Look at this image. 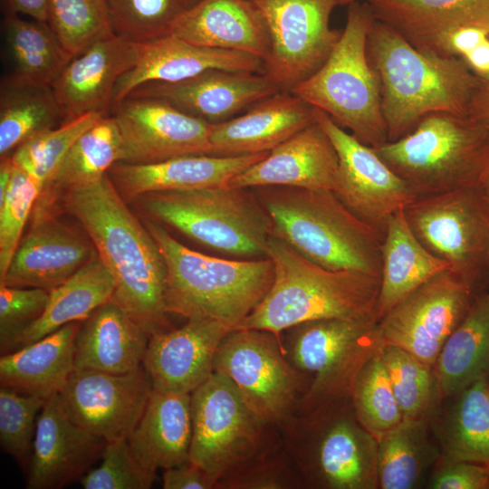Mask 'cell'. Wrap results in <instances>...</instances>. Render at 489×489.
Instances as JSON below:
<instances>
[{
  "label": "cell",
  "instance_id": "b9f144b4",
  "mask_svg": "<svg viewBox=\"0 0 489 489\" xmlns=\"http://www.w3.org/2000/svg\"><path fill=\"white\" fill-rule=\"evenodd\" d=\"M102 117L88 113L43 130L18 147L9 157L43 189L50 185L62 160L77 139Z\"/></svg>",
  "mask_w": 489,
  "mask_h": 489
},
{
  "label": "cell",
  "instance_id": "1f68e13d",
  "mask_svg": "<svg viewBox=\"0 0 489 489\" xmlns=\"http://www.w3.org/2000/svg\"><path fill=\"white\" fill-rule=\"evenodd\" d=\"M428 421L440 458L489 467V378L444 398Z\"/></svg>",
  "mask_w": 489,
  "mask_h": 489
},
{
  "label": "cell",
  "instance_id": "836d02e7",
  "mask_svg": "<svg viewBox=\"0 0 489 489\" xmlns=\"http://www.w3.org/2000/svg\"><path fill=\"white\" fill-rule=\"evenodd\" d=\"M448 269L447 263L432 254L417 238L403 208L393 213L383 235L377 321L421 284Z\"/></svg>",
  "mask_w": 489,
  "mask_h": 489
},
{
  "label": "cell",
  "instance_id": "603a6c76",
  "mask_svg": "<svg viewBox=\"0 0 489 489\" xmlns=\"http://www.w3.org/2000/svg\"><path fill=\"white\" fill-rule=\"evenodd\" d=\"M37 208L34 222L22 237L0 283L50 292L98 254L93 244L46 207Z\"/></svg>",
  "mask_w": 489,
  "mask_h": 489
},
{
  "label": "cell",
  "instance_id": "cb8c5ba5",
  "mask_svg": "<svg viewBox=\"0 0 489 489\" xmlns=\"http://www.w3.org/2000/svg\"><path fill=\"white\" fill-rule=\"evenodd\" d=\"M338 185L337 152L316 120L236 175L228 187L280 186L336 192Z\"/></svg>",
  "mask_w": 489,
  "mask_h": 489
},
{
  "label": "cell",
  "instance_id": "9a60e30c",
  "mask_svg": "<svg viewBox=\"0 0 489 489\" xmlns=\"http://www.w3.org/2000/svg\"><path fill=\"white\" fill-rule=\"evenodd\" d=\"M476 294L450 269L438 273L378 321L382 344L399 347L433 367Z\"/></svg>",
  "mask_w": 489,
  "mask_h": 489
},
{
  "label": "cell",
  "instance_id": "e575fe53",
  "mask_svg": "<svg viewBox=\"0 0 489 489\" xmlns=\"http://www.w3.org/2000/svg\"><path fill=\"white\" fill-rule=\"evenodd\" d=\"M115 289L114 277L101 259L95 256L69 279L50 291L43 312L18 335L10 352L66 324L84 321L97 308L112 299Z\"/></svg>",
  "mask_w": 489,
  "mask_h": 489
},
{
  "label": "cell",
  "instance_id": "d590c367",
  "mask_svg": "<svg viewBox=\"0 0 489 489\" xmlns=\"http://www.w3.org/2000/svg\"><path fill=\"white\" fill-rule=\"evenodd\" d=\"M441 399L489 378V292L477 293L434 365Z\"/></svg>",
  "mask_w": 489,
  "mask_h": 489
},
{
  "label": "cell",
  "instance_id": "f1b7e54d",
  "mask_svg": "<svg viewBox=\"0 0 489 489\" xmlns=\"http://www.w3.org/2000/svg\"><path fill=\"white\" fill-rule=\"evenodd\" d=\"M170 34L195 45L245 53L264 62L270 52L265 22L251 0H200Z\"/></svg>",
  "mask_w": 489,
  "mask_h": 489
},
{
  "label": "cell",
  "instance_id": "d6986e66",
  "mask_svg": "<svg viewBox=\"0 0 489 489\" xmlns=\"http://www.w3.org/2000/svg\"><path fill=\"white\" fill-rule=\"evenodd\" d=\"M280 91L265 73L212 68L178 82L143 83L127 97L161 99L185 113L217 124Z\"/></svg>",
  "mask_w": 489,
  "mask_h": 489
},
{
  "label": "cell",
  "instance_id": "d6a6232c",
  "mask_svg": "<svg viewBox=\"0 0 489 489\" xmlns=\"http://www.w3.org/2000/svg\"><path fill=\"white\" fill-rule=\"evenodd\" d=\"M71 322L0 358V383L18 393L48 399L58 394L75 370V338Z\"/></svg>",
  "mask_w": 489,
  "mask_h": 489
},
{
  "label": "cell",
  "instance_id": "30bf717a",
  "mask_svg": "<svg viewBox=\"0 0 489 489\" xmlns=\"http://www.w3.org/2000/svg\"><path fill=\"white\" fill-rule=\"evenodd\" d=\"M284 331L287 360L311 379L295 414L351 398L360 371L383 345L376 320H317Z\"/></svg>",
  "mask_w": 489,
  "mask_h": 489
},
{
  "label": "cell",
  "instance_id": "f6af8a7d",
  "mask_svg": "<svg viewBox=\"0 0 489 489\" xmlns=\"http://www.w3.org/2000/svg\"><path fill=\"white\" fill-rule=\"evenodd\" d=\"M113 34L142 43L170 34L186 10L182 0H106Z\"/></svg>",
  "mask_w": 489,
  "mask_h": 489
},
{
  "label": "cell",
  "instance_id": "277c9868",
  "mask_svg": "<svg viewBox=\"0 0 489 489\" xmlns=\"http://www.w3.org/2000/svg\"><path fill=\"white\" fill-rule=\"evenodd\" d=\"M255 188L272 220L273 235L324 268L380 278L384 233L358 216L334 191Z\"/></svg>",
  "mask_w": 489,
  "mask_h": 489
},
{
  "label": "cell",
  "instance_id": "f35d334b",
  "mask_svg": "<svg viewBox=\"0 0 489 489\" xmlns=\"http://www.w3.org/2000/svg\"><path fill=\"white\" fill-rule=\"evenodd\" d=\"M439 456L428 419H403L378 440L379 489L419 487Z\"/></svg>",
  "mask_w": 489,
  "mask_h": 489
},
{
  "label": "cell",
  "instance_id": "8992f818",
  "mask_svg": "<svg viewBox=\"0 0 489 489\" xmlns=\"http://www.w3.org/2000/svg\"><path fill=\"white\" fill-rule=\"evenodd\" d=\"M277 428L303 488L379 489L378 440L351 398L294 414Z\"/></svg>",
  "mask_w": 489,
  "mask_h": 489
},
{
  "label": "cell",
  "instance_id": "7c38bea8",
  "mask_svg": "<svg viewBox=\"0 0 489 489\" xmlns=\"http://www.w3.org/2000/svg\"><path fill=\"white\" fill-rule=\"evenodd\" d=\"M189 460L217 481L272 445L280 432L261 420L235 386L213 374L191 393Z\"/></svg>",
  "mask_w": 489,
  "mask_h": 489
},
{
  "label": "cell",
  "instance_id": "ee69618b",
  "mask_svg": "<svg viewBox=\"0 0 489 489\" xmlns=\"http://www.w3.org/2000/svg\"><path fill=\"white\" fill-rule=\"evenodd\" d=\"M46 23L72 56L113 33L106 0H47Z\"/></svg>",
  "mask_w": 489,
  "mask_h": 489
},
{
  "label": "cell",
  "instance_id": "816d5d0a",
  "mask_svg": "<svg viewBox=\"0 0 489 489\" xmlns=\"http://www.w3.org/2000/svg\"><path fill=\"white\" fill-rule=\"evenodd\" d=\"M427 485L430 489H489V467L439 457Z\"/></svg>",
  "mask_w": 489,
  "mask_h": 489
},
{
  "label": "cell",
  "instance_id": "6125c7cd",
  "mask_svg": "<svg viewBox=\"0 0 489 489\" xmlns=\"http://www.w3.org/2000/svg\"><path fill=\"white\" fill-rule=\"evenodd\" d=\"M487 276H488V282H489V261H488V268H487Z\"/></svg>",
  "mask_w": 489,
  "mask_h": 489
},
{
  "label": "cell",
  "instance_id": "f5cc1de1",
  "mask_svg": "<svg viewBox=\"0 0 489 489\" xmlns=\"http://www.w3.org/2000/svg\"><path fill=\"white\" fill-rule=\"evenodd\" d=\"M164 489H216V480L190 460L164 469Z\"/></svg>",
  "mask_w": 489,
  "mask_h": 489
},
{
  "label": "cell",
  "instance_id": "bcb514c9",
  "mask_svg": "<svg viewBox=\"0 0 489 489\" xmlns=\"http://www.w3.org/2000/svg\"><path fill=\"white\" fill-rule=\"evenodd\" d=\"M302 482L280 436L216 484V489H301Z\"/></svg>",
  "mask_w": 489,
  "mask_h": 489
},
{
  "label": "cell",
  "instance_id": "ab89813d",
  "mask_svg": "<svg viewBox=\"0 0 489 489\" xmlns=\"http://www.w3.org/2000/svg\"><path fill=\"white\" fill-rule=\"evenodd\" d=\"M122 159V140L114 117L104 116L73 143L55 177L42 193L67 191L99 181Z\"/></svg>",
  "mask_w": 489,
  "mask_h": 489
},
{
  "label": "cell",
  "instance_id": "5bb4252c",
  "mask_svg": "<svg viewBox=\"0 0 489 489\" xmlns=\"http://www.w3.org/2000/svg\"><path fill=\"white\" fill-rule=\"evenodd\" d=\"M270 37L265 73L281 91H292L327 60L341 31L330 20L339 0H251Z\"/></svg>",
  "mask_w": 489,
  "mask_h": 489
},
{
  "label": "cell",
  "instance_id": "44dd1931",
  "mask_svg": "<svg viewBox=\"0 0 489 489\" xmlns=\"http://www.w3.org/2000/svg\"><path fill=\"white\" fill-rule=\"evenodd\" d=\"M231 331L219 321L194 318L150 334L142 365L153 389L191 394L213 374L216 350Z\"/></svg>",
  "mask_w": 489,
  "mask_h": 489
},
{
  "label": "cell",
  "instance_id": "9c48e42d",
  "mask_svg": "<svg viewBox=\"0 0 489 489\" xmlns=\"http://www.w3.org/2000/svg\"><path fill=\"white\" fill-rule=\"evenodd\" d=\"M133 199L151 220L207 247L235 256L266 257L273 223L256 194L247 188L160 191Z\"/></svg>",
  "mask_w": 489,
  "mask_h": 489
},
{
  "label": "cell",
  "instance_id": "74e56055",
  "mask_svg": "<svg viewBox=\"0 0 489 489\" xmlns=\"http://www.w3.org/2000/svg\"><path fill=\"white\" fill-rule=\"evenodd\" d=\"M1 34L10 76L52 85L72 58L45 22L5 14Z\"/></svg>",
  "mask_w": 489,
  "mask_h": 489
},
{
  "label": "cell",
  "instance_id": "11a10c76",
  "mask_svg": "<svg viewBox=\"0 0 489 489\" xmlns=\"http://www.w3.org/2000/svg\"><path fill=\"white\" fill-rule=\"evenodd\" d=\"M46 5L47 0H1L4 15L23 14L45 23Z\"/></svg>",
  "mask_w": 489,
  "mask_h": 489
},
{
  "label": "cell",
  "instance_id": "ba28073f",
  "mask_svg": "<svg viewBox=\"0 0 489 489\" xmlns=\"http://www.w3.org/2000/svg\"><path fill=\"white\" fill-rule=\"evenodd\" d=\"M347 6L345 26L331 54L292 91L375 149L388 142L379 83L367 53L375 18L366 1Z\"/></svg>",
  "mask_w": 489,
  "mask_h": 489
},
{
  "label": "cell",
  "instance_id": "60d3db41",
  "mask_svg": "<svg viewBox=\"0 0 489 489\" xmlns=\"http://www.w3.org/2000/svg\"><path fill=\"white\" fill-rule=\"evenodd\" d=\"M379 352L403 419H429L442 401L433 367L394 345H382Z\"/></svg>",
  "mask_w": 489,
  "mask_h": 489
},
{
  "label": "cell",
  "instance_id": "83f0119b",
  "mask_svg": "<svg viewBox=\"0 0 489 489\" xmlns=\"http://www.w3.org/2000/svg\"><path fill=\"white\" fill-rule=\"evenodd\" d=\"M269 151L231 157L190 154L150 164L115 163L108 174L125 196L228 187L240 172Z\"/></svg>",
  "mask_w": 489,
  "mask_h": 489
},
{
  "label": "cell",
  "instance_id": "7bdbcfd3",
  "mask_svg": "<svg viewBox=\"0 0 489 489\" xmlns=\"http://www.w3.org/2000/svg\"><path fill=\"white\" fill-rule=\"evenodd\" d=\"M379 350L360 371L351 394L359 421L377 440L403 421Z\"/></svg>",
  "mask_w": 489,
  "mask_h": 489
},
{
  "label": "cell",
  "instance_id": "4dcf8cb0",
  "mask_svg": "<svg viewBox=\"0 0 489 489\" xmlns=\"http://www.w3.org/2000/svg\"><path fill=\"white\" fill-rule=\"evenodd\" d=\"M191 394L152 390L144 412L129 434L133 455L156 472L189 461L192 438Z\"/></svg>",
  "mask_w": 489,
  "mask_h": 489
},
{
  "label": "cell",
  "instance_id": "ffe728a7",
  "mask_svg": "<svg viewBox=\"0 0 489 489\" xmlns=\"http://www.w3.org/2000/svg\"><path fill=\"white\" fill-rule=\"evenodd\" d=\"M140 44L110 33L72 57L52 83L62 122L109 115L118 81L138 62Z\"/></svg>",
  "mask_w": 489,
  "mask_h": 489
},
{
  "label": "cell",
  "instance_id": "8fae6325",
  "mask_svg": "<svg viewBox=\"0 0 489 489\" xmlns=\"http://www.w3.org/2000/svg\"><path fill=\"white\" fill-rule=\"evenodd\" d=\"M214 371L235 386L261 420L276 427L295 414L311 381L287 360L280 336L256 329L231 331L216 350Z\"/></svg>",
  "mask_w": 489,
  "mask_h": 489
},
{
  "label": "cell",
  "instance_id": "8d00e7d4",
  "mask_svg": "<svg viewBox=\"0 0 489 489\" xmlns=\"http://www.w3.org/2000/svg\"><path fill=\"white\" fill-rule=\"evenodd\" d=\"M62 120L51 84L4 74L0 82V156Z\"/></svg>",
  "mask_w": 489,
  "mask_h": 489
},
{
  "label": "cell",
  "instance_id": "be15d7a7",
  "mask_svg": "<svg viewBox=\"0 0 489 489\" xmlns=\"http://www.w3.org/2000/svg\"><path fill=\"white\" fill-rule=\"evenodd\" d=\"M487 82V81H486Z\"/></svg>",
  "mask_w": 489,
  "mask_h": 489
},
{
  "label": "cell",
  "instance_id": "94428289",
  "mask_svg": "<svg viewBox=\"0 0 489 489\" xmlns=\"http://www.w3.org/2000/svg\"><path fill=\"white\" fill-rule=\"evenodd\" d=\"M362 1H367V0H339L340 5H349L352 3L362 2Z\"/></svg>",
  "mask_w": 489,
  "mask_h": 489
},
{
  "label": "cell",
  "instance_id": "6da1fadb",
  "mask_svg": "<svg viewBox=\"0 0 489 489\" xmlns=\"http://www.w3.org/2000/svg\"><path fill=\"white\" fill-rule=\"evenodd\" d=\"M65 209L82 225L115 279L112 301L150 335L162 331L167 265L153 235L122 199L109 174L97 182L65 191Z\"/></svg>",
  "mask_w": 489,
  "mask_h": 489
},
{
  "label": "cell",
  "instance_id": "7a4b0ae2",
  "mask_svg": "<svg viewBox=\"0 0 489 489\" xmlns=\"http://www.w3.org/2000/svg\"><path fill=\"white\" fill-rule=\"evenodd\" d=\"M367 53L379 83L388 141L408 134L432 113L468 115L481 78L462 58L419 51L377 20Z\"/></svg>",
  "mask_w": 489,
  "mask_h": 489
},
{
  "label": "cell",
  "instance_id": "7402d4cb",
  "mask_svg": "<svg viewBox=\"0 0 489 489\" xmlns=\"http://www.w3.org/2000/svg\"><path fill=\"white\" fill-rule=\"evenodd\" d=\"M105 444L69 417L58 394L52 396L37 418L26 488L59 489L82 478Z\"/></svg>",
  "mask_w": 489,
  "mask_h": 489
},
{
  "label": "cell",
  "instance_id": "4fadbf2b",
  "mask_svg": "<svg viewBox=\"0 0 489 489\" xmlns=\"http://www.w3.org/2000/svg\"><path fill=\"white\" fill-rule=\"evenodd\" d=\"M403 211L427 250L476 290L489 261V200L482 187L418 197Z\"/></svg>",
  "mask_w": 489,
  "mask_h": 489
},
{
  "label": "cell",
  "instance_id": "d4e9b609",
  "mask_svg": "<svg viewBox=\"0 0 489 489\" xmlns=\"http://www.w3.org/2000/svg\"><path fill=\"white\" fill-rule=\"evenodd\" d=\"M317 120L316 109L292 91L265 97L228 120L212 124L208 155L271 151Z\"/></svg>",
  "mask_w": 489,
  "mask_h": 489
},
{
  "label": "cell",
  "instance_id": "3957f363",
  "mask_svg": "<svg viewBox=\"0 0 489 489\" xmlns=\"http://www.w3.org/2000/svg\"><path fill=\"white\" fill-rule=\"evenodd\" d=\"M265 255L273 264V284L235 330H264L280 336L312 321L376 320L380 278L324 268L273 235Z\"/></svg>",
  "mask_w": 489,
  "mask_h": 489
},
{
  "label": "cell",
  "instance_id": "f546056e",
  "mask_svg": "<svg viewBox=\"0 0 489 489\" xmlns=\"http://www.w3.org/2000/svg\"><path fill=\"white\" fill-rule=\"evenodd\" d=\"M149 334L120 304L110 300L79 326L75 338V370L112 374L142 366Z\"/></svg>",
  "mask_w": 489,
  "mask_h": 489
},
{
  "label": "cell",
  "instance_id": "680465c9",
  "mask_svg": "<svg viewBox=\"0 0 489 489\" xmlns=\"http://www.w3.org/2000/svg\"><path fill=\"white\" fill-rule=\"evenodd\" d=\"M482 188L484 190V195L486 196L487 199L489 200V173L486 176Z\"/></svg>",
  "mask_w": 489,
  "mask_h": 489
},
{
  "label": "cell",
  "instance_id": "6f0895ef",
  "mask_svg": "<svg viewBox=\"0 0 489 489\" xmlns=\"http://www.w3.org/2000/svg\"><path fill=\"white\" fill-rule=\"evenodd\" d=\"M479 78L489 82V39L462 57Z\"/></svg>",
  "mask_w": 489,
  "mask_h": 489
},
{
  "label": "cell",
  "instance_id": "9f6ffc18",
  "mask_svg": "<svg viewBox=\"0 0 489 489\" xmlns=\"http://www.w3.org/2000/svg\"><path fill=\"white\" fill-rule=\"evenodd\" d=\"M468 116L477 121L489 135V82L483 79L472 98Z\"/></svg>",
  "mask_w": 489,
  "mask_h": 489
},
{
  "label": "cell",
  "instance_id": "52a82bcc",
  "mask_svg": "<svg viewBox=\"0 0 489 489\" xmlns=\"http://www.w3.org/2000/svg\"><path fill=\"white\" fill-rule=\"evenodd\" d=\"M374 149L416 197L482 187L489 173V135L468 115L429 114Z\"/></svg>",
  "mask_w": 489,
  "mask_h": 489
},
{
  "label": "cell",
  "instance_id": "4316f807",
  "mask_svg": "<svg viewBox=\"0 0 489 489\" xmlns=\"http://www.w3.org/2000/svg\"><path fill=\"white\" fill-rule=\"evenodd\" d=\"M375 20L393 28L419 51L448 53L450 35L473 26L489 34V0H367Z\"/></svg>",
  "mask_w": 489,
  "mask_h": 489
},
{
  "label": "cell",
  "instance_id": "7dc6e473",
  "mask_svg": "<svg viewBox=\"0 0 489 489\" xmlns=\"http://www.w3.org/2000/svg\"><path fill=\"white\" fill-rule=\"evenodd\" d=\"M47 399L0 388V443L27 473L38 416Z\"/></svg>",
  "mask_w": 489,
  "mask_h": 489
},
{
  "label": "cell",
  "instance_id": "f907efd6",
  "mask_svg": "<svg viewBox=\"0 0 489 489\" xmlns=\"http://www.w3.org/2000/svg\"><path fill=\"white\" fill-rule=\"evenodd\" d=\"M50 292L42 288L0 283L1 353L10 352L18 335L43 312Z\"/></svg>",
  "mask_w": 489,
  "mask_h": 489
},
{
  "label": "cell",
  "instance_id": "e0dca14e",
  "mask_svg": "<svg viewBox=\"0 0 489 489\" xmlns=\"http://www.w3.org/2000/svg\"><path fill=\"white\" fill-rule=\"evenodd\" d=\"M316 117L339 158L336 195L362 220L384 233L389 216L414 200L415 195L374 148L346 131L324 111L316 109Z\"/></svg>",
  "mask_w": 489,
  "mask_h": 489
},
{
  "label": "cell",
  "instance_id": "484cf974",
  "mask_svg": "<svg viewBox=\"0 0 489 489\" xmlns=\"http://www.w3.org/2000/svg\"><path fill=\"white\" fill-rule=\"evenodd\" d=\"M139 44V58L118 81L112 106L143 83L178 82L212 68L264 73V61L257 56L195 45L172 34Z\"/></svg>",
  "mask_w": 489,
  "mask_h": 489
},
{
  "label": "cell",
  "instance_id": "ac0fdd59",
  "mask_svg": "<svg viewBox=\"0 0 489 489\" xmlns=\"http://www.w3.org/2000/svg\"><path fill=\"white\" fill-rule=\"evenodd\" d=\"M122 140V159L150 164L209 152L212 124L157 98L127 97L112 106Z\"/></svg>",
  "mask_w": 489,
  "mask_h": 489
},
{
  "label": "cell",
  "instance_id": "5b68a950",
  "mask_svg": "<svg viewBox=\"0 0 489 489\" xmlns=\"http://www.w3.org/2000/svg\"><path fill=\"white\" fill-rule=\"evenodd\" d=\"M167 265L168 313L219 321L231 330L250 314L271 288L274 267L268 257L225 260L185 246L158 222L145 224Z\"/></svg>",
  "mask_w": 489,
  "mask_h": 489
},
{
  "label": "cell",
  "instance_id": "2e32d148",
  "mask_svg": "<svg viewBox=\"0 0 489 489\" xmlns=\"http://www.w3.org/2000/svg\"><path fill=\"white\" fill-rule=\"evenodd\" d=\"M152 390L142 365L124 374L74 370L58 395L76 424L109 442L129 437Z\"/></svg>",
  "mask_w": 489,
  "mask_h": 489
},
{
  "label": "cell",
  "instance_id": "681fc988",
  "mask_svg": "<svg viewBox=\"0 0 489 489\" xmlns=\"http://www.w3.org/2000/svg\"><path fill=\"white\" fill-rule=\"evenodd\" d=\"M101 465L82 478L84 489H149L156 472L133 455L127 438L106 442Z\"/></svg>",
  "mask_w": 489,
  "mask_h": 489
},
{
  "label": "cell",
  "instance_id": "db71d44e",
  "mask_svg": "<svg viewBox=\"0 0 489 489\" xmlns=\"http://www.w3.org/2000/svg\"><path fill=\"white\" fill-rule=\"evenodd\" d=\"M487 39H489L488 33L481 28L473 26L459 28L448 39V53L462 58Z\"/></svg>",
  "mask_w": 489,
  "mask_h": 489
},
{
  "label": "cell",
  "instance_id": "91938a15",
  "mask_svg": "<svg viewBox=\"0 0 489 489\" xmlns=\"http://www.w3.org/2000/svg\"><path fill=\"white\" fill-rule=\"evenodd\" d=\"M185 6H186V9L187 8H190L192 7L193 5H195L197 3H198L200 0H182Z\"/></svg>",
  "mask_w": 489,
  "mask_h": 489
},
{
  "label": "cell",
  "instance_id": "c3c4849f",
  "mask_svg": "<svg viewBox=\"0 0 489 489\" xmlns=\"http://www.w3.org/2000/svg\"><path fill=\"white\" fill-rule=\"evenodd\" d=\"M42 193V187L25 171L14 165L8 188L0 198V279L8 268L23 237L26 221Z\"/></svg>",
  "mask_w": 489,
  "mask_h": 489
}]
</instances>
